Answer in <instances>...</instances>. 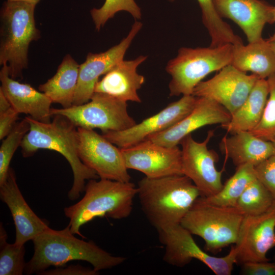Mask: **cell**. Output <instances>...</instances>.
I'll return each mask as SVG.
<instances>
[{
	"label": "cell",
	"instance_id": "obj_1",
	"mask_svg": "<svg viewBox=\"0 0 275 275\" xmlns=\"http://www.w3.org/2000/svg\"><path fill=\"white\" fill-rule=\"evenodd\" d=\"M68 225L64 229L49 227L33 240L34 252L26 264L24 273L37 274L51 266H62L71 261H84L99 270L118 266L126 258L116 256L103 250L93 241L80 239L74 236Z\"/></svg>",
	"mask_w": 275,
	"mask_h": 275
},
{
	"label": "cell",
	"instance_id": "obj_2",
	"mask_svg": "<svg viewBox=\"0 0 275 275\" xmlns=\"http://www.w3.org/2000/svg\"><path fill=\"white\" fill-rule=\"evenodd\" d=\"M53 116V120L48 123L36 120L30 116L25 117L30 128L20 146L22 155L24 157H29L40 149L53 150L62 155L73 172V182L68 197L70 200L74 201L85 191L86 180L99 177L79 158L77 127L62 115Z\"/></svg>",
	"mask_w": 275,
	"mask_h": 275
},
{
	"label": "cell",
	"instance_id": "obj_3",
	"mask_svg": "<svg viewBox=\"0 0 275 275\" xmlns=\"http://www.w3.org/2000/svg\"><path fill=\"white\" fill-rule=\"evenodd\" d=\"M137 189L141 209L157 231L180 224L200 196L196 185L184 175L145 177L139 181Z\"/></svg>",
	"mask_w": 275,
	"mask_h": 275
},
{
	"label": "cell",
	"instance_id": "obj_4",
	"mask_svg": "<svg viewBox=\"0 0 275 275\" xmlns=\"http://www.w3.org/2000/svg\"><path fill=\"white\" fill-rule=\"evenodd\" d=\"M83 198L76 204L65 207L71 232L83 237L80 227L95 217L107 216L115 219L128 217L132 210L137 187L130 181L105 179L89 180Z\"/></svg>",
	"mask_w": 275,
	"mask_h": 275
},
{
	"label": "cell",
	"instance_id": "obj_5",
	"mask_svg": "<svg viewBox=\"0 0 275 275\" xmlns=\"http://www.w3.org/2000/svg\"><path fill=\"white\" fill-rule=\"evenodd\" d=\"M36 4L5 1L0 12V65L7 64L13 79L22 78L28 66L30 43L40 38L35 19Z\"/></svg>",
	"mask_w": 275,
	"mask_h": 275
},
{
	"label": "cell",
	"instance_id": "obj_6",
	"mask_svg": "<svg viewBox=\"0 0 275 275\" xmlns=\"http://www.w3.org/2000/svg\"><path fill=\"white\" fill-rule=\"evenodd\" d=\"M232 44L213 47H181L165 68L171 75L170 96L191 95L207 75L231 64Z\"/></svg>",
	"mask_w": 275,
	"mask_h": 275
},
{
	"label": "cell",
	"instance_id": "obj_7",
	"mask_svg": "<svg viewBox=\"0 0 275 275\" xmlns=\"http://www.w3.org/2000/svg\"><path fill=\"white\" fill-rule=\"evenodd\" d=\"M243 216L235 207L211 205L199 197L180 224L191 234L201 237L205 250L215 254L236 243Z\"/></svg>",
	"mask_w": 275,
	"mask_h": 275
},
{
	"label": "cell",
	"instance_id": "obj_8",
	"mask_svg": "<svg viewBox=\"0 0 275 275\" xmlns=\"http://www.w3.org/2000/svg\"><path fill=\"white\" fill-rule=\"evenodd\" d=\"M50 113L65 117L77 128H99L102 133L124 130L136 124L128 113L127 102L101 93L94 92L84 104L51 108Z\"/></svg>",
	"mask_w": 275,
	"mask_h": 275
},
{
	"label": "cell",
	"instance_id": "obj_9",
	"mask_svg": "<svg viewBox=\"0 0 275 275\" xmlns=\"http://www.w3.org/2000/svg\"><path fill=\"white\" fill-rule=\"evenodd\" d=\"M159 241L165 249L163 256L167 263L182 267L195 259L202 262L216 275H230L236 264L234 245L228 255L222 257L211 256L201 249L191 234L180 224L157 231Z\"/></svg>",
	"mask_w": 275,
	"mask_h": 275
},
{
	"label": "cell",
	"instance_id": "obj_10",
	"mask_svg": "<svg viewBox=\"0 0 275 275\" xmlns=\"http://www.w3.org/2000/svg\"><path fill=\"white\" fill-rule=\"evenodd\" d=\"M214 131L209 130L206 139L201 142L195 140L189 134L180 143L182 146V174L191 180L202 197L216 194L223 186V170L218 171L215 166L218 160V155L214 150L208 148Z\"/></svg>",
	"mask_w": 275,
	"mask_h": 275
},
{
	"label": "cell",
	"instance_id": "obj_11",
	"mask_svg": "<svg viewBox=\"0 0 275 275\" xmlns=\"http://www.w3.org/2000/svg\"><path fill=\"white\" fill-rule=\"evenodd\" d=\"M77 129L79 156L86 166L96 172L100 179L130 181L120 148L94 129Z\"/></svg>",
	"mask_w": 275,
	"mask_h": 275
},
{
	"label": "cell",
	"instance_id": "obj_12",
	"mask_svg": "<svg viewBox=\"0 0 275 275\" xmlns=\"http://www.w3.org/2000/svg\"><path fill=\"white\" fill-rule=\"evenodd\" d=\"M234 246L236 264L269 261L266 254L275 247V199L264 212L243 216Z\"/></svg>",
	"mask_w": 275,
	"mask_h": 275
},
{
	"label": "cell",
	"instance_id": "obj_13",
	"mask_svg": "<svg viewBox=\"0 0 275 275\" xmlns=\"http://www.w3.org/2000/svg\"><path fill=\"white\" fill-rule=\"evenodd\" d=\"M259 78L229 64L211 78L199 82L192 95L215 101L232 115L244 102Z\"/></svg>",
	"mask_w": 275,
	"mask_h": 275
},
{
	"label": "cell",
	"instance_id": "obj_14",
	"mask_svg": "<svg viewBox=\"0 0 275 275\" xmlns=\"http://www.w3.org/2000/svg\"><path fill=\"white\" fill-rule=\"evenodd\" d=\"M128 169L143 173L151 178L183 175L181 150L146 140L132 146L120 148Z\"/></svg>",
	"mask_w": 275,
	"mask_h": 275
},
{
	"label": "cell",
	"instance_id": "obj_15",
	"mask_svg": "<svg viewBox=\"0 0 275 275\" xmlns=\"http://www.w3.org/2000/svg\"><path fill=\"white\" fill-rule=\"evenodd\" d=\"M197 97L185 95L170 103L155 115L124 130L107 131L102 135L119 148H125L146 140L176 124L194 109Z\"/></svg>",
	"mask_w": 275,
	"mask_h": 275
},
{
	"label": "cell",
	"instance_id": "obj_16",
	"mask_svg": "<svg viewBox=\"0 0 275 275\" xmlns=\"http://www.w3.org/2000/svg\"><path fill=\"white\" fill-rule=\"evenodd\" d=\"M142 27L143 23L135 20L128 35L118 44L105 51L98 53L89 52L87 54L85 61L79 65L73 105H80L90 101L100 77L124 59L127 49Z\"/></svg>",
	"mask_w": 275,
	"mask_h": 275
},
{
	"label": "cell",
	"instance_id": "obj_17",
	"mask_svg": "<svg viewBox=\"0 0 275 275\" xmlns=\"http://www.w3.org/2000/svg\"><path fill=\"white\" fill-rule=\"evenodd\" d=\"M231 115L222 105L205 97H197L194 109L172 127L149 136L146 140L168 147L177 146L187 135L202 127L228 123Z\"/></svg>",
	"mask_w": 275,
	"mask_h": 275
},
{
	"label": "cell",
	"instance_id": "obj_18",
	"mask_svg": "<svg viewBox=\"0 0 275 275\" xmlns=\"http://www.w3.org/2000/svg\"><path fill=\"white\" fill-rule=\"evenodd\" d=\"M221 18L231 19L245 34L248 43L262 39L266 23H274L273 6L262 0H213Z\"/></svg>",
	"mask_w": 275,
	"mask_h": 275
},
{
	"label": "cell",
	"instance_id": "obj_19",
	"mask_svg": "<svg viewBox=\"0 0 275 275\" xmlns=\"http://www.w3.org/2000/svg\"><path fill=\"white\" fill-rule=\"evenodd\" d=\"M0 198L12 214L15 227L16 244L24 245L49 228L46 222L38 216L25 201L12 168H10L5 180L0 185Z\"/></svg>",
	"mask_w": 275,
	"mask_h": 275
},
{
	"label": "cell",
	"instance_id": "obj_20",
	"mask_svg": "<svg viewBox=\"0 0 275 275\" xmlns=\"http://www.w3.org/2000/svg\"><path fill=\"white\" fill-rule=\"evenodd\" d=\"M140 55L134 59L117 63L99 79L94 92L107 94L124 101L142 102L138 93L145 81V77L138 73V67L147 59Z\"/></svg>",
	"mask_w": 275,
	"mask_h": 275
},
{
	"label": "cell",
	"instance_id": "obj_21",
	"mask_svg": "<svg viewBox=\"0 0 275 275\" xmlns=\"http://www.w3.org/2000/svg\"><path fill=\"white\" fill-rule=\"evenodd\" d=\"M0 89L19 114H24L36 120L50 122V99L43 92L28 84L19 82L11 77L8 65L4 64L0 71Z\"/></svg>",
	"mask_w": 275,
	"mask_h": 275
},
{
	"label": "cell",
	"instance_id": "obj_22",
	"mask_svg": "<svg viewBox=\"0 0 275 275\" xmlns=\"http://www.w3.org/2000/svg\"><path fill=\"white\" fill-rule=\"evenodd\" d=\"M219 147L226 158H231L236 167L245 164L256 166L275 154L271 142L246 131L236 132L230 137L224 136Z\"/></svg>",
	"mask_w": 275,
	"mask_h": 275
},
{
	"label": "cell",
	"instance_id": "obj_23",
	"mask_svg": "<svg viewBox=\"0 0 275 275\" xmlns=\"http://www.w3.org/2000/svg\"><path fill=\"white\" fill-rule=\"evenodd\" d=\"M231 65L239 70L250 71L259 78L266 79L275 73V55L267 40L244 45L232 44Z\"/></svg>",
	"mask_w": 275,
	"mask_h": 275
},
{
	"label": "cell",
	"instance_id": "obj_24",
	"mask_svg": "<svg viewBox=\"0 0 275 275\" xmlns=\"http://www.w3.org/2000/svg\"><path fill=\"white\" fill-rule=\"evenodd\" d=\"M268 94L267 79H258L244 102L222 127L232 134L253 130L262 118Z\"/></svg>",
	"mask_w": 275,
	"mask_h": 275
},
{
	"label": "cell",
	"instance_id": "obj_25",
	"mask_svg": "<svg viewBox=\"0 0 275 275\" xmlns=\"http://www.w3.org/2000/svg\"><path fill=\"white\" fill-rule=\"evenodd\" d=\"M79 65L69 54H66L55 74L38 87L52 103L61 104L63 108L73 105L77 86Z\"/></svg>",
	"mask_w": 275,
	"mask_h": 275
},
{
	"label": "cell",
	"instance_id": "obj_26",
	"mask_svg": "<svg viewBox=\"0 0 275 275\" xmlns=\"http://www.w3.org/2000/svg\"><path fill=\"white\" fill-rule=\"evenodd\" d=\"M254 166L245 164L236 167L235 173L223 184L216 194L200 197L205 202L216 206L234 207L244 190L256 179Z\"/></svg>",
	"mask_w": 275,
	"mask_h": 275
},
{
	"label": "cell",
	"instance_id": "obj_27",
	"mask_svg": "<svg viewBox=\"0 0 275 275\" xmlns=\"http://www.w3.org/2000/svg\"><path fill=\"white\" fill-rule=\"evenodd\" d=\"M202 13V20L210 37V46L215 47L227 44H235L242 42L235 35L231 26L216 11L213 0H197Z\"/></svg>",
	"mask_w": 275,
	"mask_h": 275
},
{
	"label": "cell",
	"instance_id": "obj_28",
	"mask_svg": "<svg viewBox=\"0 0 275 275\" xmlns=\"http://www.w3.org/2000/svg\"><path fill=\"white\" fill-rule=\"evenodd\" d=\"M274 199L256 178L244 190L234 207L243 216L256 215L268 210Z\"/></svg>",
	"mask_w": 275,
	"mask_h": 275
},
{
	"label": "cell",
	"instance_id": "obj_29",
	"mask_svg": "<svg viewBox=\"0 0 275 275\" xmlns=\"http://www.w3.org/2000/svg\"><path fill=\"white\" fill-rule=\"evenodd\" d=\"M7 234L0 225V275H22L26 263L24 245L7 242Z\"/></svg>",
	"mask_w": 275,
	"mask_h": 275
},
{
	"label": "cell",
	"instance_id": "obj_30",
	"mask_svg": "<svg viewBox=\"0 0 275 275\" xmlns=\"http://www.w3.org/2000/svg\"><path fill=\"white\" fill-rule=\"evenodd\" d=\"M120 11L129 13L136 20L141 19L142 16L141 9L135 0H105L100 8H94L90 10L97 31H99L109 19Z\"/></svg>",
	"mask_w": 275,
	"mask_h": 275
},
{
	"label": "cell",
	"instance_id": "obj_31",
	"mask_svg": "<svg viewBox=\"0 0 275 275\" xmlns=\"http://www.w3.org/2000/svg\"><path fill=\"white\" fill-rule=\"evenodd\" d=\"M30 128V124L25 118L17 122L9 134L3 140L0 147V185L5 180L12 157Z\"/></svg>",
	"mask_w": 275,
	"mask_h": 275
},
{
	"label": "cell",
	"instance_id": "obj_32",
	"mask_svg": "<svg viewBox=\"0 0 275 275\" xmlns=\"http://www.w3.org/2000/svg\"><path fill=\"white\" fill-rule=\"evenodd\" d=\"M266 79L269 94L264 112L258 125L249 132L259 138L271 142L275 137V73Z\"/></svg>",
	"mask_w": 275,
	"mask_h": 275
},
{
	"label": "cell",
	"instance_id": "obj_33",
	"mask_svg": "<svg viewBox=\"0 0 275 275\" xmlns=\"http://www.w3.org/2000/svg\"><path fill=\"white\" fill-rule=\"evenodd\" d=\"M257 179L275 199V155L254 166Z\"/></svg>",
	"mask_w": 275,
	"mask_h": 275
},
{
	"label": "cell",
	"instance_id": "obj_34",
	"mask_svg": "<svg viewBox=\"0 0 275 275\" xmlns=\"http://www.w3.org/2000/svg\"><path fill=\"white\" fill-rule=\"evenodd\" d=\"M240 274L244 275L275 274V263L266 262H248L241 265Z\"/></svg>",
	"mask_w": 275,
	"mask_h": 275
},
{
	"label": "cell",
	"instance_id": "obj_35",
	"mask_svg": "<svg viewBox=\"0 0 275 275\" xmlns=\"http://www.w3.org/2000/svg\"><path fill=\"white\" fill-rule=\"evenodd\" d=\"M99 272L93 268L86 267L79 264L66 267L59 266L52 269L45 270L39 275H97Z\"/></svg>",
	"mask_w": 275,
	"mask_h": 275
},
{
	"label": "cell",
	"instance_id": "obj_36",
	"mask_svg": "<svg viewBox=\"0 0 275 275\" xmlns=\"http://www.w3.org/2000/svg\"><path fill=\"white\" fill-rule=\"evenodd\" d=\"M19 113L12 107L0 114V140L6 138L16 124Z\"/></svg>",
	"mask_w": 275,
	"mask_h": 275
},
{
	"label": "cell",
	"instance_id": "obj_37",
	"mask_svg": "<svg viewBox=\"0 0 275 275\" xmlns=\"http://www.w3.org/2000/svg\"><path fill=\"white\" fill-rule=\"evenodd\" d=\"M11 107L10 101L0 89V114L7 111Z\"/></svg>",
	"mask_w": 275,
	"mask_h": 275
},
{
	"label": "cell",
	"instance_id": "obj_38",
	"mask_svg": "<svg viewBox=\"0 0 275 275\" xmlns=\"http://www.w3.org/2000/svg\"><path fill=\"white\" fill-rule=\"evenodd\" d=\"M272 12H273V20H274V23L275 22V6H273V9H272ZM268 41H275V32L273 33V34L268 39H267Z\"/></svg>",
	"mask_w": 275,
	"mask_h": 275
},
{
	"label": "cell",
	"instance_id": "obj_39",
	"mask_svg": "<svg viewBox=\"0 0 275 275\" xmlns=\"http://www.w3.org/2000/svg\"><path fill=\"white\" fill-rule=\"evenodd\" d=\"M268 41V40H267ZM270 46L275 55V41H268Z\"/></svg>",
	"mask_w": 275,
	"mask_h": 275
},
{
	"label": "cell",
	"instance_id": "obj_40",
	"mask_svg": "<svg viewBox=\"0 0 275 275\" xmlns=\"http://www.w3.org/2000/svg\"><path fill=\"white\" fill-rule=\"evenodd\" d=\"M7 1H25L28 2L30 3H32L35 4H37L41 0H7Z\"/></svg>",
	"mask_w": 275,
	"mask_h": 275
},
{
	"label": "cell",
	"instance_id": "obj_41",
	"mask_svg": "<svg viewBox=\"0 0 275 275\" xmlns=\"http://www.w3.org/2000/svg\"><path fill=\"white\" fill-rule=\"evenodd\" d=\"M271 142L272 143V144H273V147H274V152H275V137L273 139V140L271 141Z\"/></svg>",
	"mask_w": 275,
	"mask_h": 275
},
{
	"label": "cell",
	"instance_id": "obj_42",
	"mask_svg": "<svg viewBox=\"0 0 275 275\" xmlns=\"http://www.w3.org/2000/svg\"><path fill=\"white\" fill-rule=\"evenodd\" d=\"M273 262L275 263V255L273 257Z\"/></svg>",
	"mask_w": 275,
	"mask_h": 275
},
{
	"label": "cell",
	"instance_id": "obj_43",
	"mask_svg": "<svg viewBox=\"0 0 275 275\" xmlns=\"http://www.w3.org/2000/svg\"><path fill=\"white\" fill-rule=\"evenodd\" d=\"M167 1H168L170 2H174L175 1V0H167Z\"/></svg>",
	"mask_w": 275,
	"mask_h": 275
}]
</instances>
